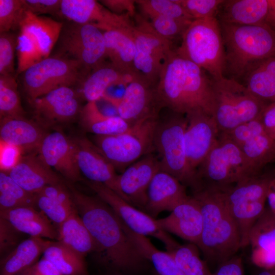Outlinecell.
I'll return each mask as SVG.
<instances>
[{"label": "cell", "instance_id": "cell-28", "mask_svg": "<svg viewBox=\"0 0 275 275\" xmlns=\"http://www.w3.org/2000/svg\"><path fill=\"white\" fill-rule=\"evenodd\" d=\"M269 5V0H224L217 19L219 22L230 24H264Z\"/></svg>", "mask_w": 275, "mask_h": 275}, {"label": "cell", "instance_id": "cell-62", "mask_svg": "<svg viewBox=\"0 0 275 275\" xmlns=\"http://www.w3.org/2000/svg\"><path fill=\"white\" fill-rule=\"evenodd\" d=\"M17 275H25L23 273H21L20 274H17Z\"/></svg>", "mask_w": 275, "mask_h": 275}, {"label": "cell", "instance_id": "cell-57", "mask_svg": "<svg viewBox=\"0 0 275 275\" xmlns=\"http://www.w3.org/2000/svg\"><path fill=\"white\" fill-rule=\"evenodd\" d=\"M265 24L275 31V0H269V9Z\"/></svg>", "mask_w": 275, "mask_h": 275}, {"label": "cell", "instance_id": "cell-56", "mask_svg": "<svg viewBox=\"0 0 275 275\" xmlns=\"http://www.w3.org/2000/svg\"><path fill=\"white\" fill-rule=\"evenodd\" d=\"M22 273L25 275H63L51 262L44 257Z\"/></svg>", "mask_w": 275, "mask_h": 275}, {"label": "cell", "instance_id": "cell-5", "mask_svg": "<svg viewBox=\"0 0 275 275\" xmlns=\"http://www.w3.org/2000/svg\"><path fill=\"white\" fill-rule=\"evenodd\" d=\"M175 52L201 67L213 80L225 77V52L216 17L194 20L184 32Z\"/></svg>", "mask_w": 275, "mask_h": 275}, {"label": "cell", "instance_id": "cell-9", "mask_svg": "<svg viewBox=\"0 0 275 275\" xmlns=\"http://www.w3.org/2000/svg\"><path fill=\"white\" fill-rule=\"evenodd\" d=\"M159 117L139 122L120 134L95 135L93 143L115 170L122 173L141 157L155 151L154 133Z\"/></svg>", "mask_w": 275, "mask_h": 275}, {"label": "cell", "instance_id": "cell-33", "mask_svg": "<svg viewBox=\"0 0 275 275\" xmlns=\"http://www.w3.org/2000/svg\"><path fill=\"white\" fill-rule=\"evenodd\" d=\"M58 241L84 257L93 251L98 252L96 242L77 210L58 226Z\"/></svg>", "mask_w": 275, "mask_h": 275}, {"label": "cell", "instance_id": "cell-42", "mask_svg": "<svg viewBox=\"0 0 275 275\" xmlns=\"http://www.w3.org/2000/svg\"><path fill=\"white\" fill-rule=\"evenodd\" d=\"M15 74L0 75V116L24 117L25 112L20 101Z\"/></svg>", "mask_w": 275, "mask_h": 275}, {"label": "cell", "instance_id": "cell-32", "mask_svg": "<svg viewBox=\"0 0 275 275\" xmlns=\"http://www.w3.org/2000/svg\"><path fill=\"white\" fill-rule=\"evenodd\" d=\"M274 177L272 174L261 175L260 173L224 189L227 204H252L266 201L270 182Z\"/></svg>", "mask_w": 275, "mask_h": 275}, {"label": "cell", "instance_id": "cell-2", "mask_svg": "<svg viewBox=\"0 0 275 275\" xmlns=\"http://www.w3.org/2000/svg\"><path fill=\"white\" fill-rule=\"evenodd\" d=\"M156 89L163 108L186 115L203 111L212 116L213 80L201 67L173 51L164 61Z\"/></svg>", "mask_w": 275, "mask_h": 275}, {"label": "cell", "instance_id": "cell-43", "mask_svg": "<svg viewBox=\"0 0 275 275\" xmlns=\"http://www.w3.org/2000/svg\"><path fill=\"white\" fill-rule=\"evenodd\" d=\"M135 3L146 18L165 16L190 23L194 20L177 0H139Z\"/></svg>", "mask_w": 275, "mask_h": 275}, {"label": "cell", "instance_id": "cell-1", "mask_svg": "<svg viewBox=\"0 0 275 275\" xmlns=\"http://www.w3.org/2000/svg\"><path fill=\"white\" fill-rule=\"evenodd\" d=\"M78 214L96 242L98 252L114 268L135 271L147 260L125 232L112 208L97 196L87 195L66 181Z\"/></svg>", "mask_w": 275, "mask_h": 275}, {"label": "cell", "instance_id": "cell-24", "mask_svg": "<svg viewBox=\"0 0 275 275\" xmlns=\"http://www.w3.org/2000/svg\"><path fill=\"white\" fill-rule=\"evenodd\" d=\"M7 173L24 189L36 194L47 185L64 182L38 154L33 153L22 155L18 163Z\"/></svg>", "mask_w": 275, "mask_h": 275}, {"label": "cell", "instance_id": "cell-44", "mask_svg": "<svg viewBox=\"0 0 275 275\" xmlns=\"http://www.w3.org/2000/svg\"><path fill=\"white\" fill-rule=\"evenodd\" d=\"M26 11L22 0H0V33L19 30Z\"/></svg>", "mask_w": 275, "mask_h": 275}, {"label": "cell", "instance_id": "cell-54", "mask_svg": "<svg viewBox=\"0 0 275 275\" xmlns=\"http://www.w3.org/2000/svg\"><path fill=\"white\" fill-rule=\"evenodd\" d=\"M211 275H244L242 258L236 255L221 263Z\"/></svg>", "mask_w": 275, "mask_h": 275}, {"label": "cell", "instance_id": "cell-46", "mask_svg": "<svg viewBox=\"0 0 275 275\" xmlns=\"http://www.w3.org/2000/svg\"><path fill=\"white\" fill-rule=\"evenodd\" d=\"M177 1L194 20L216 17L219 8L224 1V0Z\"/></svg>", "mask_w": 275, "mask_h": 275}, {"label": "cell", "instance_id": "cell-25", "mask_svg": "<svg viewBox=\"0 0 275 275\" xmlns=\"http://www.w3.org/2000/svg\"><path fill=\"white\" fill-rule=\"evenodd\" d=\"M252 263L260 269L275 266V214L265 208L249 237Z\"/></svg>", "mask_w": 275, "mask_h": 275}, {"label": "cell", "instance_id": "cell-52", "mask_svg": "<svg viewBox=\"0 0 275 275\" xmlns=\"http://www.w3.org/2000/svg\"><path fill=\"white\" fill-rule=\"evenodd\" d=\"M22 152L19 148L0 141L1 171L9 172L18 163Z\"/></svg>", "mask_w": 275, "mask_h": 275}, {"label": "cell", "instance_id": "cell-20", "mask_svg": "<svg viewBox=\"0 0 275 275\" xmlns=\"http://www.w3.org/2000/svg\"><path fill=\"white\" fill-rule=\"evenodd\" d=\"M37 151L43 161L66 181L74 183L84 180L77 166L72 140L63 133L55 131L47 133Z\"/></svg>", "mask_w": 275, "mask_h": 275}, {"label": "cell", "instance_id": "cell-17", "mask_svg": "<svg viewBox=\"0 0 275 275\" xmlns=\"http://www.w3.org/2000/svg\"><path fill=\"white\" fill-rule=\"evenodd\" d=\"M29 103L38 124L44 126L70 121L81 109L78 92L69 87L55 89Z\"/></svg>", "mask_w": 275, "mask_h": 275}, {"label": "cell", "instance_id": "cell-37", "mask_svg": "<svg viewBox=\"0 0 275 275\" xmlns=\"http://www.w3.org/2000/svg\"><path fill=\"white\" fill-rule=\"evenodd\" d=\"M244 79L243 85L254 96L266 102L275 100V56L260 63Z\"/></svg>", "mask_w": 275, "mask_h": 275}, {"label": "cell", "instance_id": "cell-30", "mask_svg": "<svg viewBox=\"0 0 275 275\" xmlns=\"http://www.w3.org/2000/svg\"><path fill=\"white\" fill-rule=\"evenodd\" d=\"M134 76L122 72L110 62L93 69L80 84V95L87 102L97 101L114 86H126Z\"/></svg>", "mask_w": 275, "mask_h": 275}, {"label": "cell", "instance_id": "cell-49", "mask_svg": "<svg viewBox=\"0 0 275 275\" xmlns=\"http://www.w3.org/2000/svg\"><path fill=\"white\" fill-rule=\"evenodd\" d=\"M22 233L14 227L7 220L0 217V252L1 257L7 256L20 243L19 240Z\"/></svg>", "mask_w": 275, "mask_h": 275}, {"label": "cell", "instance_id": "cell-18", "mask_svg": "<svg viewBox=\"0 0 275 275\" xmlns=\"http://www.w3.org/2000/svg\"><path fill=\"white\" fill-rule=\"evenodd\" d=\"M159 170V158L153 153L126 168L118 178V187L124 199L144 211L147 203L148 187Z\"/></svg>", "mask_w": 275, "mask_h": 275}, {"label": "cell", "instance_id": "cell-39", "mask_svg": "<svg viewBox=\"0 0 275 275\" xmlns=\"http://www.w3.org/2000/svg\"><path fill=\"white\" fill-rule=\"evenodd\" d=\"M37 194L27 191L6 172H0V211L21 207H36Z\"/></svg>", "mask_w": 275, "mask_h": 275}, {"label": "cell", "instance_id": "cell-35", "mask_svg": "<svg viewBox=\"0 0 275 275\" xmlns=\"http://www.w3.org/2000/svg\"><path fill=\"white\" fill-rule=\"evenodd\" d=\"M120 219L127 235L158 275H184L170 253L158 250L147 236L131 231Z\"/></svg>", "mask_w": 275, "mask_h": 275}, {"label": "cell", "instance_id": "cell-12", "mask_svg": "<svg viewBox=\"0 0 275 275\" xmlns=\"http://www.w3.org/2000/svg\"><path fill=\"white\" fill-rule=\"evenodd\" d=\"M56 55L80 63L90 72L106 58L103 32L93 24L63 23Z\"/></svg>", "mask_w": 275, "mask_h": 275}, {"label": "cell", "instance_id": "cell-48", "mask_svg": "<svg viewBox=\"0 0 275 275\" xmlns=\"http://www.w3.org/2000/svg\"><path fill=\"white\" fill-rule=\"evenodd\" d=\"M37 206L50 221L59 226L76 209L62 205L44 196L37 194Z\"/></svg>", "mask_w": 275, "mask_h": 275}, {"label": "cell", "instance_id": "cell-50", "mask_svg": "<svg viewBox=\"0 0 275 275\" xmlns=\"http://www.w3.org/2000/svg\"><path fill=\"white\" fill-rule=\"evenodd\" d=\"M37 194L44 196L68 207L76 209L71 194L65 182L47 185Z\"/></svg>", "mask_w": 275, "mask_h": 275}, {"label": "cell", "instance_id": "cell-40", "mask_svg": "<svg viewBox=\"0 0 275 275\" xmlns=\"http://www.w3.org/2000/svg\"><path fill=\"white\" fill-rule=\"evenodd\" d=\"M17 38L16 75L43 60L37 39L28 27L21 23Z\"/></svg>", "mask_w": 275, "mask_h": 275}, {"label": "cell", "instance_id": "cell-60", "mask_svg": "<svg viewBox=\"0 0 275 275\" xmlns=\"http://www.w3.org/2000/svg\"><path fill=\"white\" fill-rule=\"evenodd\" d=\"M269 189L275 191V177L271 180Z\"/></svg>", "mask_w": 275, "mask_h": 275}, {"label": "cell", "instance_id": "cell-21", "mask_svg": "<svg viewBox=\"0 0 275 275\" xmlns=\"http://www.w3.org/2000/svg\"><path fill=\"white\" fill-rule=\"evenodd\" d=\"M60 16L76 23L93 24L103 32L132 22L130 17L114 14L94 0H62Z\"/></svg>", "mask_w": 275, "mask_h": 275}, {"label": "cell", "instance_id": "cell-22", "mask_svg": "<svg viewBox=\"0 0 275 275\" xmlns=\"http://www.w3.org/2000/svg\"><path fill=\"white\" fill-rule=\"evenodd\" d=\"M156 222L166 232L197 245L199 243L203 228V217L200 206L192 196L177 205L169 215L156 219Z\"/></svg>", "mask_w": 275, "mask_h": 275}, {"label": "cell", "instance_id": "cell-51", "mask_svg": "<svg viewBox=\"0 0 275 275\" xmlns=\"http://www.w3.org/2000/svg\"><path fill=\"white\" fill-rule=\"evenodd\" d=\"M62 0H22L26 11L35 15L51 14L60 16Z\"/></svg>", "mask_w": 275, "mask_h": 275}, {"label": "cell", "instance_id": "cell-19", "mask_svg": "<svg viewBox=\"0 0 275 275\" xmlns=\"http://www.w3.org/2000/svg\"><path fill=\"white\" fill-rule=\"evenodd\" d=\"M72 140L77 166L80 173L88 180L106 186L124 199L118 185L119 175L93 142L84 136Z\"/></svg>", "mask_w": 275, "mask_h": 275}, {"label": "cell", "instance_id": "cell-11", "mask_svg": "<svg viewBox=\"0 0 275 275\" xmlns=\"http://www.w3.org/2000/svg\"><path fill=\"white\" fill-rule=\"evenodd\" d=\"M135 16L132 29L135 46L134 75L156 86L164 61L175 50L173 42L158 35L142 15Z\"/></svg>", "mask_w": 275, "mask_h": 275}, {"label": "cell", "instance_id": "cell-6", "mask_svg": "<svg viewBox=\"0 0 275 275\" xmlns=\"http://www.w3.org/2000/svg\"><path fill=\"white\" fill-rule=\"evenodd\" d=\"M257 174L236 144L226 134L219 133L197 170L196 189L201 187L226 189Z\"/></svg>", "mask_w": 275, "mask_h": 275}, {"label": "cell", "instance_id": "cell-10", "mask_svg": "<svg viewBox=\"0 0 275 275\" xmlns=\"http://www.w3.org/2000/svg\"><path fill=\"white\" fill-rule=\"evenodd\" d=\"M89 73L78 62L56 54L26 69L22 82L30 102L55 89L80 85Z\"/></svg>", "mask_w": 275, "mask_h": 275}, {"label": "cell", "instance_id": "cell-16", "mask_svg": "<svg viewBox=\"0 0 275 275\" xmlns=\"http://www.w3.org/2000/svg\"><path fill=\"white\" fill-rule=\"evenodd\" d=\"M224 133L236 144L256 173L275 159V141L266 133L259 117Z\"/></svg>", "mask_w": 275, "mask_h": 275}, {"label": "cell", "instance_id": "cell-59", "mask_svg": "<svg viewBox=\"0 0 275 275\" xmlns=\"http://www.w3.org/2000/svg\"><path fill=\"white\" fill-rule=\"evenodd\" d=\"M254 275H275V266L268 269H260Z\"/></svg>", "mask_w": 275, "mask_h": 275}, {"label": "cell", "instance_id": "cell-7", "mask_svg": "<svg viewBox=\"0 0 275 275\" xmlns=\"http://www.w3.org/2000/svg\"><path fill=\"white\" fill-rule=\"evenodd\" d=\"M213 92L212 117L219 133L228 132L259 118L268 103L254 96L238 80L226 77L213 80Z\"/></svg>", "mask_w": 275, "mask_h": 275}, {"label": "cell", "instance_id": "cell-61", "mask_svg": "<svg viewBox=\"0 0 275 275\" xmlns=\"http://www.w3.org/2000/svg\"><path fill=\"white\" fill-rule=\"evenodd\" d=\"M113 275H126V274H122V273H118L114 274Z\"/></svg>", "mask_w": 275, "mask_h": 275}, {"label": "cell", "instance_id": "cell-8", "mask_svg": "<svg viewBox=\"0 0 275 275\" xmlns=\"http://www.w3.org/2000/svg\"><path fill=\"white\" fill-rule=\"evenodd\" d=\"M187 123L186 116L181 114L170 111L163 117L160 115L155 130L154 145L159 157L160 170L172 175L193 190L197 183L187 166L184 143Z\"/></svg>", "mask_w": 275, "mask_h": 275}, {"label": "cell", "instance_id": "cell-58", "mask_svg": "<svg viewBox=\"0 0 275 275\" xmlns=\"http://www.w3.org/2000/svg\"><path fill=\"white\" fill-rule=\"evenodd\" d=\"M269 209L275 214V191L268 189L267 196Z\"/></svg>", "mask_w": 275, "mask_h": 275}, {"label": "cell", "instance_id": "cell-38", "mask_svg": "<svg viewBox=\"0 0 275 275\" xmlns=\"http://www.w3.org/2000/svg\"><path fill=\"white\" fill-rule=\"evenodd\" d=\"M43 257L63 275H88L84 257L59 241H52L44 250Z\"/></svg>", "mask_w": 275, "mask_h": 275}, {"label": "cell", "instance_id": "cell-41", "mask_svg": "<svg viewBox=\"0 0 275 275\" xmlns=\"http://www.w3.org/2000/svg\"><path fill=\"white\" fill-rule=\"evenodd\" d=\"M194 243L179 244L169 252L184 275H211L206 262L201 258Z\"/></svg>", "mask_w": 275, "mask_h": 275}, {"label": "cell", "instance_id": "cell-3", "mask_svg": "<svg viewBox=\"0 0 275 275\" xmlns=\"http://www.w3.org/2000/svg\"><path fill=\"white\" fill-rule=\"evenodd\" d=\"M193 191L203 217L202 231L197 246L206 261L218 265L236 255L241 249L237 226L224 190L201 187Z\"/></svg>", "mask_w": 275, "mask_h": 275}, {"label": "cell", "instance_id": "cell-36", "mask_svg": "<svg viewBox=\"0 0 275 275\" xmlns=\"http://www.w3.org/2000/svg\"><path fill=\"white\" fill-rule=\"evenodd\" d=\"M21 23L25 24L36 37L43 59L49 57L59 40L64 22L26 11Z\"/></svg>", "mask_w": 275, "mask_h": 275}, {"label": "cell", "instance_id": "cell-26", "mask_svg": "<svg viewBox=\"0 0 275 275\" xmlns=\"http://www.w3.org/2000/svg\"><path fill=\"white\" fill-rule=\"evenodd\" d=\"M133 23L103 32L106 57L110 63L123 73L134 76L133 61L135 46Z\"/></svg>", "mask_w": 275, "mask_h": 275}, {"label": "cell", "instance_id": "cell-55", "mask_svg": "<svg viewBox=\"0 0 275 275\" xmlns=\"http://www.w3.org/2000/svg\"><path fill=\"white\" fill-rule=\"evenodd\" d=\"M259 119L266 133L275 141V100L265 106Z\"/></svg>", "mask_w": 275, "mask_h": 275}, {"label": "cell", "instance_id": "cell-31", "mask_svg": "<svg viewBox=\"0 0 275 275\" xmlns=\"http://www.w3.org/2000/svg\"><path fill=\"white\" fill-rule=\"evenodd\" d=\"M42 238L30 237L22 241L1 262V275H17L33 266L51 243Z\"/></svg>", "mask_w": 275, "mask_h": 275}, {"label": "cell", "instance_id": "cell-47", "mask_svg": "<svg viewBox=\"0 0 275 275\" xmlns=\"http://www.w3.org/2000/svg\"><path fill=\"white\" fill-rule=\"evenodd\" d=\"M17 38V36L10 32L0 33V75L15 74Z\"/></svg>", "mask_w": 275, "mask_h": 275}, {"label": "cell", "instance_id": "cell-4", "mask_svg": "<svg viewBox=\"0 0 275 275\" xmlns=\"http://www.w3.org/2000/svg\"><path fill=\"white\" fill-rule=\"evenodd\" d=\"M219 23L225 52V73H228L230 78L244 79L260 63L275 56V31L266 24Z\"/></svg>", "mask_w": 275, "mask_h": 275}, {"label": "cell", "instance_id": "cell-29", "mask_svg": "<svg viewBox=\"0 0 275 275\" xmlns=\"http://www.w3.org/2000/svg\"><path fill=\"white\" fill-rule=\"evenodd\" d=\"M0 217L9 222L14 227L30 237L58 239L56 230L50 220L33 207H21L0 211Z\"/></svg>", "mask_w": 275, "mask_h": 275}, {"label": "cell", "instance_id": "cell-14", "mask_svg": "<svg viewBox=\"0 0 275 275\" xmlns=\"http://www.w3.org/2000/svg\"><path fill=\"white\" fill-rule=\"evenodd\" d=\"M185 116L187 123L184 143L187 166L198 184L197 170L216 142L219 131L213 117L203 111Z\"/></svg>", "mask_w": 275, "mask_h": 275}, {"label": "cell", "instance_id": "cell-13", "mask_svg": "<svg viewBox=\"0 0 275 275\" xmlns=\"http://www.w3.org/2000/svg\"><path fill=\"white\" fill-rule=\"evenodd\" d=\"M99 198L107 204L125 225L134 232L155 237L162 242L169 252L179 243L158 225L156 219L136 208L116 193L99 183L84 180Z\"/></svg>", "mask_w": 275, "mask_h": 275}, {"label": "cell", "instance_id": "cell-45", "mask_svg": "<svg viewBox=\"0 0 275 275\" xmlns=\"http://www.w3.org/2000/svg\"><path fill=\"white\" fill-rule=\"evenodd\" d=\"M150 24L160 36L172 42L177 38H182L184 32L191 23L165 16L149 18Z\"/></svg>", "mask_w": 275, "mask_h": 275}, {"label": "cell", "instance_id": "cell-27", "mask_svg": "<svg viewBox=\"0 0 275 275\" xmlns=\"http://www.w3.org/2000/svg\"><path fill=\"white\" fill-rule=\"evenodd\" d=\"M46 134L38 123L25 117L1 119L0 141L16 146L23 152L37 150Z\"/></svg>", "mask_w": 275, "mask_h": 275}, {"label": "cell", "instance_id": "cell-15", "mask_svg": "<svg viewBox=\"0 0 275 275\" xmlns=\"http://www.w3.org/2000/svg\"><path fill=\"white\" fill-rule=\"evenodd\" d=\"M116 108L118 116L132 126L143 120L159 117L163 108L156 86L134 77L126 86Z\"/></svg>", "mask_w": 275, "mask_h": 275}, {"label": "cell", "instance_id": "cell-34", "mask_svg": "<svg viewBox=\"0 0 275 275\" xmlns=\"http://www.w3.org/2000/svg\"><path fill=\"white\" fill-rule=\"evenodd\" d=\"M80 121L85 130L97 135L120 134L131 126L119 116L104 115L98 108L96 101L88 102L81 108Z\"/></svg>", "mask_w": 275, "mask_h": 275}, {"label": "cell", "instance_id": "cell-53", "mask_svg": "<svg viewBox=\"0 0 275 275\" xmlns=\"http://www.w3.org/2000/svg\"><path fill=\"white\" fill-rule=\"evenodd\" d=\"M112 13L132 17L135 14V1L132 0H102L99 1Z\"/></svg>", "mask_w": 275, "mask_h": 275}, {"label": "cell", "instance_id": "cell-23", "mask_svg": "<svg viewBox=\"0 0 275 275\" xmlns=\"http://www.w3.org/2000/svg\"><path fill=\"white\" fill-rule=\"evenodd\" d=\"M185 187L174 176L159 170L148 187L147 203L144 212L154 218L163 211L171 212L188 197Z\"/></svg>", "mask_w": 275, "mask_h": 275}]
</instances>
